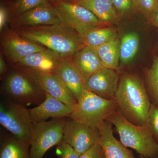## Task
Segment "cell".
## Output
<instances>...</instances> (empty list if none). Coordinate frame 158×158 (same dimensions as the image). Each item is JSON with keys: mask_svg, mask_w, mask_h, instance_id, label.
I'll return each instance as SVG.
<instances>
[{"mask_svg": "<svg viewBox=\"0 0 158 158\" xmlns=\"http://www.w3.org/2000/svg\"></svg>", "mask_w": 158, "mask_h": 158, "instance_id": "cell-37", "label": "cell"}, {"mask_svg": "<svg viewBox=\"0 0 158 158\" xmlns=\"http://www.w3.org/2000/svg\"><path fill=\"white\" fill-rule=\"evenodd\" d=\"M1 46L7 61L13 65L30 54L46 48L23 37L12 29L2 31Z\"/></svg>", "mask_w": 158, "mask_h": 158, "instance_id": "cell-10", "label": "cell"}, {"mask_svg": "<svg viewBox=\"0 0 158 158\" xmlns=\"http://www.w3.org/2000/svg\"><path fill=\"white\" fill-rule=\"evenodd\" d=\"M118 107L115 99L102 98L85 90L73 107L70 117L92 127L98 128Z\"/></svg>", "mask_w": 158, "mask_h": 158, "instance_id": "cell-5", "label": "cell"}, {"mask_svg": "<svg viewBox=\"0 0 158 158\" xmlns=\"http://www.w3.org/2000/svg\"><path fill=\"white\" fill-rule=\"evenodd\" d=\"M47 0H17L10 9L11 18L17 16L48 2Z\"/></svg>", "mask_w": 158, "mask_h": 158, "instance_id": "cell-24", "label": "cell"}, {"mask_svg": "<svg viewBox=\"0 0 158 158\" xmlns=\"http://www.w3.org/2000/svg\"><path fill=\"white\" fill-rule=\"evenodd\" d=\"M33 123L27 107L6 98L1 101L0 124L12 135L30 143Z\"/></svg>", "mask_w": 158, "mask_h": 158, "instance_id": "cell-6", "label": "cell"}, {"mask_svg": "<svg viewBox=\"0 0 158 158\" xmlns=\"http://www.w3.org/2000/svg\"><path fill=\"white\" fill-rule=\"evenodd\" d=\"M11 29L51 25L62 23L54 4L50 2L40 5L9 19Z\"/></svg>", "mask_w": 158, "mask_h": 158, "instance_id": "cell-12", "label": "cell"}, {"mask_svg": "<svg viewBox=\"0 0 158 158\" xmlns=\"http://www.w3.org/2000/svg\"><path fill=\"white\" fill-rule=\"evenodd\" d=\"M119 80L116 70L102 67L84 82V88L102 98L112 99L115 98Z\"/></svg>", "mask_w": 158, "mask_h": 158, "instance_id": "cell-13", "label": "cell"}, {"mask_svg": "<svg viewBox=\"0 0 158 158\" xmlns=\"http://www.w3.org/2000/svg\"><path fill=\"white\" fill-rule=\"evenodd\" d=\"M147 77L151 93L158 105V57L154 58L152 65L148 73Z\"/></svg>", "mask_w": 158, "mask_h": 158, "instance_id": "cell-25", "label": "cell"}, {"mask_svg": "<svg viewBox=\"0 0 158 158\" xmlns=\"http://www.w3.org/2000/svg\"><path fill=\"white\" fill-rule=\"evenodd\" d=\"M8 11L4 6H1L0 7V31L2 32L4 30L8 20Z\"/></svg>", "mask_w": 158, "mask_h": 158, "instance_id": "cell-31", "label": "cell"}, {"mask_svg": "<svg viewBox=\"0 0 158 158\" xmlns=\"http://www.w3.org/2000/svg\"><path fill=\"white\" fill-rule=\"evenodd\" d=\"M73 108L45 93V98L39 105L29 109L33 123L47 121L48 118H59L70 116Z\"/></svg>", "mask_w": 158, "mask_h": 158, "instance_id": "cell-14", "label": "cell"}, {"mask_svg": "<svg viewBox=\"0 0 158 158\" xmlns=\"http://www.w3.org/2000/svg\"><path fill=\"white\" fill-rule=\"evenodd\" d=\"M59 76L77 101L83 96L85 90L84 81L72 59H63L61 65L54 72Z\"/></svg>", "mask_w": 158, "mask_h": 158, "instance_id": "cell-17", "label": "cell"}, {"mask_svg": "<svg viewBox=\"0 0 158 158\" xmlns=\"http://www.w3.org/2000/svg\"><path fill=\"white\" fill-rule=\"evenodd\" d=\"M63 1L67 2L75 3L80 0H63Z\"/></svg>", "mask_w": 158, "mask_h": 158, "instance_id": "cell-34", "label": "cell"}, {"mask_svg": "<svg viewBox=\"0 0 158 158\" xmlns=\"http://www.w3.org/2000/svg\"><path fill=\"white\" fill-rule=\"evenodd\" d=\"M6 73L2 81V94L5 98L25 107L37 106L45 98V93L28 75L17 66Z\"/></svg>", "mask_w": 158, "mask_h": 158, "instance_id": "cell-4", "label": "cell"}, {"mask_svg": "<svg viewBox=\"0 0 158 158\" xmlns=\"http://www.w3.org/2000/svg\"><path fill=\"white\" fill-rule=\"evenodd\" d=\"M56 154L59 158H80L81 155L72 146L63 141L57 145Z\"/></svg>", "mask_w": 158, "mask_h": 158, "instance_id": "cell-28", "label": "cell"}, {"mask_svg": "<svg viewBox=\"0 0 158 158\" xmlns=\"http://www.w3.org/2000/svg\"><path fill=\"white\" fill-rule=\"evenodd\" d=\"M81 36L85 46L94 49L117 37L116 30L111 27L91 29Z\"/></svg>", "mask_w": 158, "mask_h": 158, "instance_id": "cell-22", "label": "cell"}, {"mask_svg": "<svg viewBox=\"0 0 158 158\" xmlns=\"http://www.w3.org/2000/svg\"><path fill=\"white\" fill-rule=\"evenodd\" d=\"M120 40L118 37L95 48L103 67L116 70L120 59Z\"/></svg>", "mask_w": 158, "mask_h": 158, "instance_id": "cell-21", "label": "cell"}, {"mask_svg": "<svg viewBox=\"0 0 158 158\" xmlns=\"http://www.w3.org/2000/svg\"><path fill=\"white\" fill-rule=\"evenodd\" d=\"M17 66L31 77L45 93L73 108L77 100L55 73L43 72L22 66Z\"/></svg>", "mask_w": 158, "mask_h": 158, "instance_id": "cell-11", "label": "cell"}, {"mask_svg": "<svg viewBox=\"0 0 158 158\" xmlns=\"http://www.w3.org/2000/svg\"><path fill=\"white\" fill-rule=\"evenodd\" d=\"M30 147L29 142L1 132L0 158H31Z\"/></svg>", "mask_w": 158, "mask_h": 158, "instance_id": "cell-19", "label": "cell"}, {"mask_svg": "<svg viewBox=\"0 0 158 158\" xmlns=\"http://www.w3.org/2000/svg\"><path fill=\"white\" fill-rule=\"evenodd\" d=\"M112 125V123L106 120L98 128L99 142L103 150L105 158H136L131 151L127 149L113 135Z\"/></svg>", "mask_w": 158, "mask_h": 158, "instance_id": "cell-16", "label": "cell"}, {"mask_svg": "<svg viewBox=\"0 0 158 158\" xmlns=\"http://www.w3.org/2000/svg\"><path fill=\"white\" fill-rule=\"evenodd\" d=\"M118 109L128 121L137 125L147 124L151 103L145 87L138 77L123 75L115 94Z\"/></svg>", "mask_w": 158, "mask_h": 158, "instance_id": "cell-2", "label": "cell"}, {"mask_svg": "<svg viewBox=\"0 0 158 158\" xmlns=\"http://www.w3.org/2000/svg\"><path fill=\"white\" fill-rule=\"evenodd\" d=\"M49 2H52L53 3L58 2L59 1H63V0H47Z\"/></svg>", "mask_w": 158, "mask_h": 158, "instance_id": "cell-35", "label": "cell"}, {"mask_svg": "<svg viewBox=\"0 0 158 158\" xmlns=\"http://www.w3.org/2000/svg\"><path fill=\"white\" fill-rule=\"evenodd\" d=\"M80 158H105L104 153L99 141L86 152L82 154Z\"/></svg>", "mask_w": 158, "mask_h": 158, "instance_id": "cell-30", "label": "cell"}, {"mask_svg": "<svg viewBox=\"0 0 158 158\" xmlns=\"http://www.w3.org/2000/svg\"><path fill=\"white\" fill-rule=\"evenodd\" d=\"M54 4L62 23L75 30L80 35L91 29L102 27L105 24L84 6L64 1Z\"/></svg>", "mask_w": 158, "mask_h": 158, "instance_id": "cell-8", "label": "cell"}, {"mask_svg": "<svg viewBox=\"0 0 158 158\" xmlns=\"http://www.w3.org/2000/svg\"><path fill=\"white\" fill-rule=\"evenodd\" d=\"M99 131L75 120L70 116L64 118L63 141L81 154L86 152L99 141Z\"/></svg>", "mask_w": 158, "mask_h": 158, "instance_id": "cell-9", "label": "cell"}, {"mask_svg": "<svg viewBox=\"0 0 158 158\" xmlns=\"http://www.w3.org/2000/svg\"><path fill=\"white\" fill-rule=\"evenodd\" d=\"M84 82L94 73L103 67L95 49L85 46L72 58Z\"/></svg>", "mask_w": 158, "mask_h": 158, "instance_id": "cell-18", "label": "cell"}, {"mask_svg": "<svg viewBox=\"0 0 158 158\" xmlns=\"http://www.w3.org/2000/svg\"><path fill=\"white\" fill-rule=\"evenodd\" d=\"M75 3L90 10L105 24L116 23L119 20L111 0H80Z\"/></svg>", "mask_w": 158, "mask_h": 158, "instance_id": "cell-20", "label": "cell"}, {"mask_svg": "<svg viewBox=\"0 0 158 158\" xmlns=\"http://www.w3.org/2000/svg\"><path fill=\"white\" fill-rule=\"evenodd\" d=\"M63 60L58 53L47 48L30 54L13 65L43 72L53 73L61 65Z\"/></svg>", "mask_w": 158, "mask_h": 158, "instance_id": "cell-15", "label": "cell"}, {"mask_svg": "<svg viewBox=\"0 0 158 158\" xmlns=\"http://www.w3.org/2000/svg\"><path fill=\"white\" fill-rule=\"evenodd\" d=\"M158 158V157H156V158Z\"/></svg>", "mask_w": 158, "mask_h": 158, "instance_id": "cell-36", "label": "cell"}, {"mask_svg": "<svg viewBox=\"0 0 158 158\" xmlns=\"http://www.w3.org/2000/svg\"><path fill=\"white\" fill-rule=\"evenodd\" d=\"M7 71V66L2 56H0V76L1 80H2L6 76Z\"/></svg>", "mask_w": 158, "mask_h": 158, "instance_id": "cell-32", "label": "cell"}, {"mask_svg": "<svg viewBox=\"0 0 158 158\" xmlns=\"http://www.w3.org/2000/svg\"><path fill=\"white\" fill-rule=\"evenodd\" d=\"M64 118L33 123L30 141L31 158H42L50 148L63 141Z\"/></svg>", "mask_w": 158, "mask_h": 158, "instance_id": "cell-7", "label": "cell"}, {"mask_svg": "<svg viewBox=\"0 0 158 158\" xmlns=\"http://www.w3.org/2000/svg\"><path fill=\"white\" fill-rule=\"evenodd\" d=\"M134 8L144 15L147 19L158 8V0H133Z\"/></svg>", "mask_w": 158, "mask_h": 158, "instance_id": "cell-26", "label": "cell"}, {"mask_svg": "<svg viewBox=\"0 0 158 158\" xmlns=\"http://www.w3.org/2000/svg\"><path fill=\"white\" fill-rule=\"evenodd\" d=\"M13 30L23 37L55 51L63 59H72L85 46L79 33L63 23Z\"/></svg>", "mask_w": 158, "mask_h": 158, "instance_id": "cell-1", "label": "cell"}, {"mask_svg": "<svg viewBox=\"0 0 158 158\" xmlns=\"http://www.w3.org/2000/svg\"><path fill=\"white\" fill-rule=\"evenodd\" d=\"M147 125L154 138L158 140V105L157 104H151Z\"/></svg>", "mask_w": 158, "mask_h": 158, "instance_id": "cell-27", "label": "cell"}, {"mask_svg": "<svg viewBox=\"0 0 158 158\" xmlns=\"http://www.w3.org/2000/svg\"><path fill=\"white\" fill-rule=\"evenodd\" d=\"M106 120L115 126L120 141L126 147L135 150L142 157L158 156V141H156L147 124L137 125L130 122L118 109Z\"/></svg>", "mask_w": 158, "mask_h": 158, "instance_id": "cell-3", "label": "cell"}, {"mask_svg": "<svg viewBox=\"0 0 158 158\" xmlns=\"http://www.w3.org/2000/svg\"></svg>", "mask_w": 158, "mask_h": 158, "instance_id": "cell-38", "label": "cell"}, {"mask_svg": "<svg viewBox=\"0 0 158 158\" xmlns=\"http://www.w3.org/2000/svg\"><path fill=\"white\" fill-rule=\"evenodd\" d=\"M117 14L125 15L134 8L133 0H111Z\"/></svg>", "mask_w": 158, "mask_h": 158, "instance_id": "cell-29", "label": "cell"}, {"mask_svg": "<svg viewBox=\"0 0 158 158\" xmlns=\"http://www.w3.org/2000/svg\"><path fill=\"white\" fill-rule=\"evenodd\" d=\"M139 37L135 32L125 34L120 40V60L126 65L135 56L139 46Z\"/></svg>", "mask_w": 158, "mask_h": 158, "instance_id": "cell-23", "label": "cell"}, {"mask_svg": "<svg viewBox=\"0 0 158 158\" xmlns=\"http://www.w3.org/2000/svg\"><path fill=\"white\" fill-rule=\"evenodd\" d=\"M148 20L153 25L158 27V8Z\"/></svg>", "mask_w": 158, "mask_h": 158, "instance_id": "cell-33", "label": "cell"}]
</instances>
